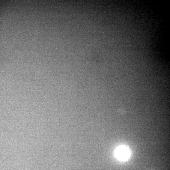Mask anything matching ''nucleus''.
<instances>
[{"label":"nucleus","mask_w":170,"mask_h":170,"mask_svg":"<svg viewBox=\"0 0 170 170\" xmlns=\"http://www.w3.org/2000/svg\"><path fill=\"white\" fill-rule=\"evenodd\" d=\"M115 155L117 158L119 160L125 161L129 158L130 152L127 147L121 146L117 148Z\"/></svg>","instance_id":"obj_1"}]
</instances>
